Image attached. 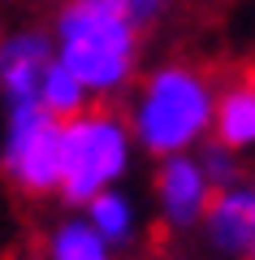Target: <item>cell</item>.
<instances>
[{
    "label": "cell",
    "mask_w": 255,
    "mask_h": 260,
    "mask_svg": "<svg viewBox=\"0 0 255 260\" xmlns=\"http://www.w3.org/2000/svg\"><path fill=\"white\" fill-rule=\"evenodd\" d=\"M251 260H255V256H251Z\"/></svg>",
    "instance_id": "obj_15"
},
{
    "label": "cell",
    "mask_w": 255,
    "mask_h": 260,
    "mask_svg": "<svg viewBox=\"0 0 255 260\" xmlns=\"http://www.w3.org/2000/svg\"><path fill=\"white\" fill-rule=\"evenodd\" d=\"M216 182L208 178L199 152H182V156H164L152 178V200H156V225L164 239H182V234L199 230L203 217L212 208Z\"/></svg>",
    "instance_id": "obj_5"
},
{
    "label": "cell",
    "mask_w": 255,
    "mask_h": 260,
    "mask_svg": "<svg viewBox=\"0 0 255 260\" xmlns=\"http://www.w3.org/2000/svg\"><path fill=\"white\" fill-rule=\"evenodd\" d=\"M82 217L91 221V230L100 234L104 243H108L113 251H134L138 239H143V217H138V204L130 200L121 186H113V191L95 195L91 204L82 208Z\"/></svg>",
    "instance_id": "obj_10"
},
{
    "label": "cell",
    "mask_w": 255,
    "mask_h": 260,
    "mask_svg": "<svg viewBox=\"0 0 255 260\" xmlns=\"http://www.w3.org/2000/svg\"><path fill=\"white\" fill-rule=\"evenodd\" d=\"M199 234L216 260H251L255 256V178L242 174L229 186H216Z\"/></svg>",
    "instance_id": "obj_7"
},
{
    "label": "cell",
    "mask_w": 255,
    "mask_h": 260,
    "mask_svg": "<svg viewBox=\"0 0 255 260\" xmlns=\"http://www.w3.org/2000/svg\"><path fill=\"white\" fill-rule=\"evenodd\" d=\"M216 91L221 74L191 56H173L143 70L134 91L126 95V121L134 130V143L156 160L199 152L212 139Z\"/></svg>",
    "instance_id": "obj_2"
},
{
    "label": "cell",
    "mask_w": 255,
    "mask_h": 260,
    "mask_svg": "<svg viewBox=\"0 0 255 260\" xmlns=\"http://www.w3.org/2000/svg\"><path fill=\"white\" fill-rule=\"evenodd\" d=\"M56 61V48L48 26H0V100L9 104H39V83L48 65Z\"/></svg>",
    "instance_id": "obj_6"
},
{
    "label": "cell",
    "mask_w": 255,
    "mask_h": 260,
    "mask_svg": "<svg viewBox=\"0 0 255 260\" xmlns=\"http://www.w3.org/2000/svg\"><path fill=\"white\" fill-rule=\"evenodd\" d=\"M199 160H203V169H208V178H212L216 186H229L234 178H242V165H238V156H234L229 148H221V143H212V139L199 148Z\"/></svg>",
    "instance_id": "obj_12"
},
{
    "label": "cell",
    "mask_w": 255,
    "mask_h": 260,
    "mask_svg": "<svg viewBox=\"0 0 255 260\" xmlns=\"http://www.w3.org/2000/svg\"><path fill=\"white\" fill-rule=\"evenodd\" d=\"M0 169L22 200H48L61 186V117L39 104H9L0 135Z\"/></svg>",
    "instance_id": "obj_4"
},
{
    "label": "cell",
    "mask_w": 255,
    "mask_h": 260,
    "mask_svg": "<svg viewBox=\"0 0 255 260\" xmlns=\"http://www.w3.org/2000/svg\"><path fill=\"white\" fill-rule=\"evenodd\" d=\"M56 61L78 78L95 104H117L143 74V26L121 0H56L52 22Z\"/></svg>",
    "instance_id": "obj_1"
},
{
    "label": "cell",
    "mask_w": 255,
    "mask_h": 260,
    "mask_svg": "<svg viewBox=\"0 0 255 260\" xmlns=\"http://www.w3.org/2000/svg\"><path fill=\"white\" fill-rule=\"evenodd\" d=\"M87 104H95V100H91V91H87V87H82L61 61L48 65L44 83H39V109H48L52 117H61V121H65V117H74V113H82Z\"/></svg>",
    "instance_id": "obj_11"
},
{
    "label": "cell",
    "mask_w": 255,
    "mask_h": 260,
    "mask_svg": "<svg viewBox=\"0 0 255 260\" xmlns=\"http://www.w3.org/2000/svg\"><path fill=\"white\" fill-rule=\"evenodd\" d=\"M121 5H126V13H130V18H134L138 26L147 30V26H152V22H160L164 13L173 9L177 0H121Z\"/></svg>",
    "instance_id": "obj_13"
},
{
    "label": "cell",
    "mask_w": 255,
    "mask_h": 260,
    "mask_svg": "<svg viewBox=\"0 0 255 260\" xmlns=\"http://www.w3.org/2000/svg\"><path fill=\"white\" fill-rule=\"evenodd\" d=\"M35 260H121V251H113L108 243L91 230V221L69 208L65 217H56L44 230Z\"/></svg>",
    "instance_id": "obj_9"
},
{
    "label": "cell",
    "mask_w": 255,
    "mask_h": 260,
    "mask_svg": "<svg viewBox=\"0 0 255 260\" xmlns=\"http://www.w3.org/2000/svg\"><path fill=\"white\" fill-rule=\"evenodd\" d=\"M134 130L126 109L117 104H87L82 113L61 121V186L56 200L74 213L91 204L95 195L126 182L134 165Z\"/></svg>",
    "instance_id": "obj_3"
},
{
    "label": "cell",
    "mask_w": 255,
    "mask_h": 260,
    "mask_svg": "<svg viewBox=\"0 0 255 260\" xmlns=\"http://www.w3.org/2000/svg\"><path fill=\"white\" fill-rule=\"evenodd\" d=\"M212 143L229 148L234 156L255 152V70H234L221 78Z\"/></svg>",
    "instance_id": "obj_8"
},
{
    "label": "cell",
    "mask_w": 255,
    "mask_h": 260,
    "mask_svg": "<svg viewBox=\"0 0 255 260\" xmlns=\"http://www.w3.org/2000/svg\"><path fill=\"white\" fill-rule=\"evenodd\" d=\"M130 260H177L173 251H160V247H152V251H134Z\"/></svg>",
    "instance_id": "obj_14"
}]
</instances>
